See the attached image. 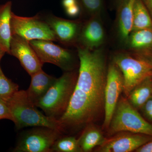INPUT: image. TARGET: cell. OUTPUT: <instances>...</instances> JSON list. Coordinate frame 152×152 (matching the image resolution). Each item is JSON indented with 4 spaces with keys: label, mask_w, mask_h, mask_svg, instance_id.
<instances>
[{
    "label": "cell",
    "mask_w": 152,
    "mask_h": 152,
    "mask_svg": "<svg viewBox=\"0 0 152 152\" xmlns=\"http://www.w3.org/2000/svg\"><path fill=\"white\" fill-rule=\"evenodd\" d=\"M79 70L69 105L58 123L66 134L83 129L104 114L107 67L104 49L77 47Z\"/></svg>",
    "instance_id": "obj_1"
},
{
    "label": "cell",
    "mask_w": 152,
    "mask_h": 152,
    "mask_svg": "<svg viewBox=\"0 0 152 152\" xmlns=\"http://www.w3.org/2000/svg\"><path fill=\"white\" fill-rule=\"evenodd\" d=\"M77 76L75 70L65 72L35 105L47 116L59 119L67 109Z\"/></svg>",
    "instance_id": "obj_2"
},
{
    "label": "cell",
    "mask_w": 152,
    "mask_h": 152,
    "mask_svg": "<svg viewBox=\"0 0 152 152\" xmlns=\"http://www.w3.org/2000/svg\"><path fill=\"white\" fill-rule=\"evenodd\" d=\"M7 101L17 129L41 126L60 131L58 120L47 116L39 111L28 97L26 90H19Z\"/></svg>",
    "instance_id": "obj_3"
},
{
    "label": "cell",
    "mask_w": 152,
    "mask_h": 152,
    "mask_svg": "<svg viewBox=\"0 0 152 152\" xmlns=\"http://www.w3.org/2000/svg\"><path fill=\"white\" fill-rule=\"evenodd\" d=\"M107 130L111 136L126 132L152 136V124L130 104L126 96H121L116 106Z\"/></svg>",
    "instance_id": "obj_4"
},
{
    "label": "cell",
    "mask_w": 152,
    "mask_h": 152,
    "mask_svg": "<svg viewBox=\"0 0 152 152\" xmlns=\"http://www.w3.org/2000/svg\"><path fill=\"white\" fill-rule=\"evenodd\" d=\"M112 61L119 68L124 80L123 92L126 97L147 77L152 75V64L125 50L116 52Z\"/></svg>",
    "instance_id": "obj_5"
},
{
    "label": "cell",
    "mask_w": 152,
    "mask_h": 152,
    "mask_svg": "<svg viewBox=\"0 0 152 152\" xmlns=\"http://www.w3.org/2000/svg\"><path fill=\"white\" fill-rule=\"evenodd\" d=\"M30 43L44 64H53L64 72L75 70L79 66L77 54L56 45L53 41L34 40Z\"/></svg>",
    "instance_id": "obj_6"
},
{
    "label": "cell",
    "mask_w": 152,
    "mask_h": 152,
    "mask_svg": "<svg viewBox=\"0 0 152 152\" xmlns=\"http://www.w3.org/2000/svg\"><path fill=\"white\" fill-rule=\"evenodd\" d=\"M63 135L57 129L34 127L21 133L12 152H51L53 145Z\"/></svg>",
    "instance_id": "obj_7"
},
{
    "label": "cell",
    "mask_w": 152,
    "mask_h": 152,
    "mask_svg": "<svg viewBox=\"0 0 152 152\" xmlns=\"http://www.w3.org/2000/svg\"><path fill=\"white\" fill-rule=\"evenodd\" d=\"M12 35H17L29 41L44 40L57 42L53 32L39 14L24 17L12 12L11 19Z\"/></svg>",
    "instance_id": "obj_8"
},
{
    "label": "cell",
    "mask_w": 152,
    "mask_h": 152,
    "mask_svg": "<svg viewBox=\"0 0 152 152\" xmlns=\"http://www.w3.org/2000/svg\"><path fill=\"white\" fill-rule=\"evenodd\" d=\"M122 73L112 61L108 65L107 80L104 91V107L103 129H108L114 110L124 91Z\"/></svg>",
    "instance_id": "obj_9"
},
{
    "label": "cell",
    "mask_w": 152,
    "mask_h": 152,
    "mask_svg": "<svg viewBox=\"0 0 152 152\" xmlns=\"http://www.w3.org/2000/svg\"><path fill=\"white\" fill-rule=\"evenodd\" d=\"M39 15L53 32L57 42L66 46L76 48L83 21L66 20L52 14Z\"/></svg>",
    "instance_id": "obj_10"
},
{
    "label": "cell",
    "mask_w": 152,
    "mask_h": 152,
    "mask_svg": "<svg viewBox=\"0 0 152 152\" xmlns=\"http://www.w3.org/2000/svg\"><path fill=\"white\" fill-rule=\"evenodd\" d=\"M106 138L103 143L98 147L99 152H130L135 151L152 139V136L145 134L120 132Z\"/></svg>",
    "instance_id": "obj_11"
},
{
    "label": "cell",
    "mask_w": 152,
    "mask_h": 152,
    "mask_svg": "<svg viewBox=\"0 0 152 152\" xmlns=\"http://www.w3.org/2000/svg\"><path fill=\"white\" fill-rule=\"evenodd\" d=\"M9 54L18 59L30 76L42 69L44 64L31 45L30 41L20 36L12 35Z\"/></svg>",
    "instance_id": "obj_12"
},
{
    "label": "cell",
    "mask_w": 152,
    "mask_h": 152,
    "mask_svg": "<svg viewBox=\"0 0 152 152\" xmlns=\"http://www.w3.org/2000/svg\"><path fill=\"white\" fill-rule=\"evenodd\" d=\"M105 32L99 16H93L83 22L77 47L95 49L101 48L105 40Z\"/></svg>",
    "instance_id": "obj_13"
},
{
    "label": "cell",
    "mask_w": 152,
    "mask_h": 152,
    "mask_svg": "<svg viewBox=\"0 0 152 152\" xmlns=\"http://www.w3.org/2000/svg\"><path fill=\"white\" fill-rule=\"evenodd\" d=\"M124 47V50L152 64V31H132Z\"/></svg>",
    "instance_id": "obj_14"
},
{
    "label": "cell",
    "mask_w": 152,
    "mask_h": 152,
    "mask_svg": "<svg viewBox=\"0 0 152 152\" xmlns=\"http://www.w3.org/2000/svg\"><path fill=\"white\" fill-rule=\"evenodd\" d=\"M135 0H121L118 4L116 31L118 40L124 46L132 31L133 9Z\"/></svg>",
    "instance_id": "obj_15"
},
{
    "label": "cell",
    "mask_w": 152,
    "mask_h": 152,
    "mask_svg": "<svg viewBox=\"0 0 152 152\" xmlns=\"http://www.w3.org/2000/svg\"><path fill=\"white\" fill-rule=\"evenodd\" d=\"M31 77V84L26 91L30 99L35 105L46 94L57 78L46 73L42 69Z\"/></svg>",
    "instance_id": "obj_16"
},
{
    "label": "cell",
    "mask_w": 152,
    "mask_h": 152,
    "mask_svg": "<svg viewBox=\"0 0 152 152\" xmlns=\"http://www.w3.org/2000/svg\"><path fill=\"white\" fill-rule=\"evenodd\" d=\"M102 131L93 124L87 125L77 139L82 152H89L100 146L106 140Z\"/></svg>",
    "instance_id": "obj_17"
},
{
    "label": "cell",
    "mask_w": 152,
    "mask_h": 152,
    "mask_svg": "<svg viewBox=\"0 0 152 152\" xmlns=\"http://www.w3.org/2000/svg\"><path fill=\"white\" fill-rule=\"evenodd\" d=\"M12 2L10 1L0 5V44L10 53V43L12 37L11 29V19Z\"/></svg>",
    "instance_id": "obj_18"
},
{
    "label": "cell",
    "mask_w": 152,
    "mask_h": 152,
    "mask_svg": "<svg viewBox=\"0 0 152 152\" xmlns=\"http://www.w3.org/2000/svg\"><path fill=\"white\" fill-rule=\"evenodd\" d=\"M152 96V75H151L136 86L126 98L130 104L139 111Z\"/></svg>",
    "instance_id": "obj_19"
},
{
    "label": "cell",
    "mask_w": 152,
    "mask_h": 152,
    "mask_svg": "<svg viewBox=\"0 0 152 152\" xmlns=\"http://www.w3.org/2000/svg\"><path fill=\"white\" fill-rule=\"evenodd\" d=\"M152 31V19L141 0H135L133 9L132 31Z\"/></svg>",
    "instance_id": "obj_20"
},
{
    "label": "cell",
    "mask_w": 152,
    "mask_h": 152,
    "mask_svg": "<svg viewBox=\"0 0 152 152\" xmlns=\"http://www.w3.org/2000/svg\"><path fill=\"white\" fill-rule=\"evenodd\" d=\"M51 152H82L78 140L74 136L60 137L51 148Z\"/></svg>",
    "instance_id": "obj_21"
},
{
    "label": "cell",
    "mask_w": 152,
    "mask_h": 152,
    "mask_svg": "<svg viewBox=\"0 0 152 152\" xmlns=\"http://www.w3.org/2000/svg\"><path fill=\"white\" fill-rule=\"evenodd\" d=\"M18 90V85L8 78L0 66V99L8 100Z\"/></svg>",
    "instance_id": "obj_22"
},
{
    "label": "cell",
    "mask_w": 152,
    "mask_h": 152,
    "mask_svg": "<svg viewBox=\"0 0 152 152\" xmlns=\"http://www.w3.org/2000/svg\"><path fill=\"white\" fill-rule=\"evenodd\" d=\"M84 10L93 16H99L103 8V0H81Z\"/></svg>",
    "instance_id": "obj_23"
},
{
    "label": "cell",
    "mask_w": 152,
    "mask_h": 152,
    "mask_svg": "<svg viewBox=\"0 0 152 152\" xmlns=\"http://www.w3.org/2000/svg\"><path fill=\"white\" fill-rule=\"evenodd\" d=\"M1 119L10 120L13 121V118L7 101L0 99V120Z\"/></svg>",
    "instance_id": "obj_24"
},
{
    "label": "cell",
    "mask_w": 152,
    "mask_h": 152,
    "mask_svg": "<svg viewBox=\"0 0 152 152\" xmlns=\"http://www.w3.org/2000/svg\"><path fill=\"white\" fill-rule=\"evenodd\" d=\"M143 117L152 124V96L140 110Z\"/></svg>",
    "instance_id": "obj_25"
},
{
    "label": "cell",
    "mask_w": 152,
    "mask_h": 152,
    "mask_svg": "<svg viewBox=\"0 0 152 152\" xmlns=\"http://www.w3.org/2000/svg\"><path fill=\"white\" fill-rule=\"evenodd\" d=\"M66 14L70 17H76L80 15L81 7L79 3L65 9Z\"/></svg>",
    "instance_id": "obj_26"
},
{
    "label": "cell",
    "mask_w": 152,
    "mask_h": 152,
    "mask_svg": "<svg viewBox=\"0 0 152 152\" xmlns=\"http://www.w3.org/2000/svg\"><path fill=\"white\" fill-rule=\"evenodd\" d=\"M135 151L136 152H152V139L140 147Z\"/></svg>",
    "instance_id": "obj_27"
},
{
    "label": "cell",
    "mask_w": 152,
    "mask_h": 152,
    "mask_svg": "<svg viewBox=\"0 0 152 152\" xmlns=\"http://www.w3.org/2000/svg\"><path fill=\"white\" fill-rule=\"evenodd\" d=\"M77 0H63L62 5L64 7L65 9L78 4Z\"/></svg>",
    "instance_id": "obj_28"
},
{
    "label": "cell",
    "mask_w": 152,
    "mask_h": 152,
    "mask_svg": "<svg viewBox=\"0 0 152 152\" xmlns=\"http://www.w3.org/2000/svg\"><path fill=\"white\" fill-rule=\"evenodd\" d=\"M152 19V0H141Z\"/></svg>",
    "instance_id": "obj_29"
},
{
    "label": "cell",
    "mask_w": 152,
    "mask_h": 152,
    "mask_svg": "<svg viewBox=\"0 0 152 152\" xmlns=\"http://www.w3.org/2000/svg\"><path fill=\"white\" fill-rule=\"evenodd\" d=\"M6 53L5 50L4 49V48H3L2 46L1 45V44H0V61H1V59L2 58H3V57L4 56V55Z\"/></svg>",
    "instance_id": "obj_30"
},
{
    "label": "cell",
    "mask_w": 152,
    "mask_h": 152,
    "mask_svg": "<svg viewBox=\"0 0 152 152\" xmlns=\"http://www.w3.org/2000/svg\"><path fill=\"white\" fill-rule=\"evenodd\" d=\"M113 1L115 3H116V4H118H118H119V3L120 2H121V0H113Z\"/></svg>",
    "instance_id": "obj_31"
}]
</instances>
